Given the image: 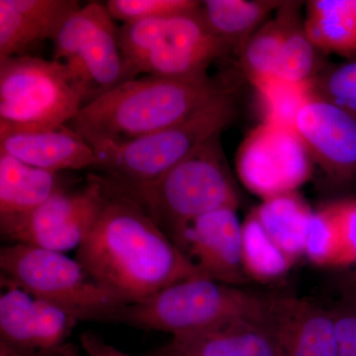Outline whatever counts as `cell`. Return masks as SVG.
Returning <instances> with one entry per match:
<instances>
[{
  "label": "cell",
  "instance_id": "20",
  "mask_svg": "<svg viewBox=\"0 0 356 356\" xmlns=\"http://www.w3.org/2000/svg\"><path fill=\"white\" fill-rule=\"evenodd\" d=\"M304 31L316 49L343 57H355L356 0L307 2Z\"/></svg>",
  "mask_w": 356,
  "mask_h": 356
},
{
  "label": "cell",
  "instance_id": "25",
  "mask_svg": "<svg viewBox=\"0 0 356 356\" xmlns=\"http://www.w3.org/2000/svg\"><path fill=\"white\" fill-rule=\"evenodd\" d=\"M313 81L292 83L280 77H268L252 83L264 108V121L294 128L300 110L314 97Z\"/></svg>",
  "mask_w": 356,
  "mask_h": 356
},
{
  "label": "cell",
  "instance_id": "9",
  "mask_svg": "<svg viewBox=\"0 0 356 356\" xmlns=\"http://www.w3.org/2000/svg\"><path fill=\"white\" fill-rule=\"evenodd\" d=\"M53 60L83 79L88 103L123 83L119 28L105 4L90 2L65 21L54 39Z\"/></svg>",
  "mask_w": 356,
  "mask_h": 356
},
{
  "label": "cell",
  "instance_id": "11",
  "mask_svg": "<svg viewBox=\"0 0 356 356\" xmlns=\"http://www.w3.org/2000/svg\"><path fill=\"white\" fill-rule=\"evenodd\" d=\"M312 161L294 128L264 121L243 140L236 165L248 191L266 200L292 193L305 184Z\"/></svg>",
  "mask_w": 356,
  "mask_h": 356
},
{
  "label": "cell",
  "instance_id": "22",
  "mask_svg": "<svg viewBox=\"0 0 356 356\" xmlns=\"http://www.w3.org/2000/svg\"><path fill=\"white\" fill-rule=\"evenodd\" d=\"M283 3L266 0H207L202 1V11L213 32L224 40L231 50L242 51L254 34L255 28Z\"/></svg>",
  "mask_w": 356,
  "mask_h": 356
},
{
  "label": "cell",
  "instance_id": "34",
  "mask_svg": "<svg viewBox=\"0 0 356 356\" xmlns=\"http://www.w3.org/2000/svg\"><path fill=\"white\" fill-rule=\"evenodd\" d=\"M60 355H62V356H81L79 348L72 343H65V346L60 348Z\"/></svg>",
  "mask_w": 356,
  "mask_h": 356
},
{
  "label": "cell",
  "instance_id": "1",
  "mask_svg": "<svg viewBox=\"0 0 356 356\" xmlns=\"http://www.w3.org/2000/svg\"><path fill=\"white\" fill-rule=\"evenodd\" d=\"M99 177L102 208L76 254L96 282L128 305L204 276L139 202Z\"/></svg>",
  "mask_w": 356,
  "mask_h": 356
},
{
  "label": "cell",
  "instance_id": "17",
  "mask_svg": "<svg viewBox=\"0 0 356 356\" xmlns=\"http://www.w3.org/2000/svg\"><path fill=\"white\" fill-rule=\"evenodd\" d=\"M0 151L26 165L51 172L95 168L98 163L92 147L67 125L56 130L0 138Z\"/></svg>",
  "mask_w": 356,
  "mask_h": 356
},
{
  "label": "cell",
  "instance_id": "8",
  "mask_svg": "<svg viewBox=\"0 0 356 356\" xmlns=\"http://www.w3.org/2000/svg\"><path fill=\"white\" fill-rule=\"evenodd\" d=\"M219 139L217 136L208 140L173 166L140 200L175 245L196 218L222 208H238V193Z\"/></svg>",
  "mask_w": 356,
  "mask_h": 356
},
{
  "label": "cell",
  "instance_id": "19",
  "mask_svg": "<svg viewBox=\"0 0 356 356\" xmlns=\"http://www.w3.org/2000/svg\"><path fill=\"white\" fill-rule=\"evenodd\" d=\"M62 187L58 172L26 165L0 151V227L36 209Z\"/></svg>",
  "mask_w": 356,
  "mask_h": 356
},
{
  "label": "cell",
  "instance_id": "6",
  "mask_svg": "<svg viewBox=\"0 0 356 356\" xmlns=\"http://www.w3.org/2000/svg\"><path fill=\"white\" fill-rule=\"evenodd\" d=\"M262 304L264 297L259 295L200 276L117 309L109 322L181 337L233 321H259Z\"/></svg>",
  "mask_w": 356,
  "mask_h": 356
},
{
  "label": "cell",
  "instance_id": "14",
  "mask_svg": "<svg viewBox=\"0 0 356 356\" xmlns=\"http://www.w3.org/2000/svg\"><path fill=\"white\" fill-rule=\"evenodd\" d=\"M206 277L240 287L248 280L243 266V224L235 208L196 218L177 243Z\"/></svg>",
  "mask_w": 356,
  "mask_h": 356
},
{
  "label": "cell",
  "instance_id": "16",
  "mask_svg": "<svg viewBox=\"0 0 356 356\" xmlns=\"http://www.w3.org/2000/svg\"><path fill=\"white\" fill-rule=\"evenodd\" d=\"M81 7L74 0H0V60L29 55Z\"/></svg>",
  "mask_w": 356,
  "mask_h": 356
},
{
  "label": "cell",
  "instance_id": "26",
  "mask_svg": "<svg viewBox=\"0 0 356 356\" xmlns=\"http://www.w3.org/2000/svg\"><path fill=\"white\" fill-rule=\"evenodd\" d=\"M296 4L284 3L286 34L277 76L292 83H311L316 64V48L297 19Z\"/></svg>",
  "mask_w": 356,
  "mask_h": 356
},
{
  "label": "cell",
  "instance_id": "29",
  "mask_svg": "<svg viewBox=\"0 0 356 356\" xmlns=\"http://www.w3.org/2000/svg\"><path fill=\"white\" fill-rule=\"evenodd\" d=\"M336 229L337 252L332 268L356 264V200L337 201L325 206Z\"/></svg>",
  "mask_w": 356,
  "mask_h": 356
},
{
  "label": "cell",
  "instance_id": "23",
  "mask_svg": "<svg viewBox=\"0 0 356 356\" xmlns=\"http://www.w3.org/2000/svg\"><path fill=\"white\" fill-rule=\"evenodd\" d=\"M243 224V266L248 280L270 282L286 274L294 262L273 242L252 212Z\"/></svg>",
  "mask_w": 356,
  "mask_h": 356
},
{
  "label": "cell",
  "instance_id": "32",
  "mask_svg": "<svg viewBox=\"0 0 356 356\" xmlns=\"http://www.w3.org/2000/svg\"><path fill=\"white\" fill-rule=\"evenodd\" d=\"M81 350L86 356H130L107 343L99 334L88 332L79 337Z\"/></svg>",
  "mask_w": 356,
  "mask_h": 356
},
{
  "label": "cell",
  "instance_id": "21",
  "mask_svg": "<svg viewBox=\"0 0 356 356\" xmlns=\"http://www.w3.org/2000/svg\"><path fill=\"white\" fill-rule=\"evenodd\" d=\"M252 212L269 238L294 264L305 254L314 211L296 192L266 199Z\"/></svg>",
  "mask_w": 356,
  "mask_h": 356
},
{
  "label": "cell",
  "instance_id": "27",
  "mask_svg": "<svg viewBox=\"0 0 356 356\" xmlns=\"http://www.w3.org/2000/svg\"><path fill=\"white\" fill-rule=\"evenodd\" d=\"M107 9L113 19L124 24L191 13L202 6L194 0H109Z\"/></svg>",
  "mask_w": 356,
  "mask_h": 356
},
{
  "label": "cell",
  "instance_id": "33",
  "mask_svg": "<svg viewBox=\"0 0 356 356\" xmlns=\"http://www.w3.org/2000/svg\"><path fill=\"white\" fill-rule=\"evenodd\" d=\"M339 298L356 303V264L341 270L337 280Z\"/></svg>",
  "mask_w": 356,
  "mask_h": 356
},
{
  "label": "cell",
  "instance_id": "2",
  "mask_svg": "<svg viewBox=\"0 0 356 356\" xmlns=\"http://www.w3.org/2000/svg\"><path fill=\"white\" fill-rule=\"evenodd\" d=\"M228 91L221 79L210 76L140 77L98 96L67 126L90 146L125 144L177 125Z\"/></svg>",
  "mask_w": 356,
  "mask_h": 356
},
{
  "label": "cell",
  "instance_id": "10",
  "mask_svg": "<svg viewBox=\"0 0 356 356\" xmlns=\"http://www.w3.org/2000/svg\"><path fill=\"white\" fill-rule=\"evenodd\" d=\"M104 197L102 178L88 173L86 184L76 191L65 187L25 216L0 227L9 242L26 243L65 252L81 247L95 224Z\"/></svg>",
  "mask_w": 356,
  "mask_h": 356
},
{
  "label": "cell",
  "instance_id": "7",
  "mask_svg": "<svg viewBox=\"0 0 356 356\" xmlns=\"http://www.w3.org/2000/svg\"><path fill=\"white\" fill-rule=\"evenodd\" d=\"M1 282L19 287L77 321L109 322L127 304L64 252L14 243L0 250Z\"/></svg>",
  "mask_w": 356,
  "mask_h": 356
},
{
  "label": "cell",
  "instance_id": "30",
  "mask_svg": "<svg viewBox=\"0 0 356 356\" xmlns=\"http://www.w3.org/2000/svg\"><path fill=\"white\" fill-rule=\"evenodd\" d=\"M337 252L336 229L325 207L314 211L305 245V257L315 266L332 268Z\"/></svg>",
  "mask_w": 356,
  "mask_h": 356
},
{
  "label": "cell",
  "instance_id": "3",
  "mask_svg": "<svg viewBox=\"0 0 356 356\" xmlns=\"http://www.w3.org/2000/svg\"><path fill=\"white\" fill-rule=\"evenodd\" d=\"M229 91L204 104L172 127L120 145L90 146L97 156V175L140 202L145 193L173 166L220 136L235 118Z\"/></svg>",
  "mask_w": 356,
  "mask_h": 356
},
{
  "label": "cell",
  "instance_id": "31",
  "mask_svg": "<svg viewBox=\"0 0 356 356\" xmlns=\"http://www.w3.org/2000/svg\"><path fill=\"white\" fill-rule=\"evenodd\" d=\"M330 309L336 324L339 356H356V303L339 298Z\"/></svg>",
  "mask_w": 356,
  "mask_h": 356
},
{
  "label": "cell",
  "instance_id": "18",
  "mask_svg": "<svg viewBox=\"0 0 356 356\" xmlns=\"http://www.w3.org/2000/svg\"><path fill=\"white\" fill-rule=\"evenodd\" d=\"M149 356H278L261 322L236 320L206 331L172 337Z\"/></svg>",
  "mask_w": 356,
  "mask_h": 356
},
{
  "label": "cell",
  "instance_id": "12",
  "mask_svg": "<svg viewBox=\"0 0 356 356\" xmlns=\"http://www.w3.org/2000/svg\"><path fill=\"white\" fill-rule=\"evenodd\" d=\"M1 285L0 343L20 356H62L76 318L15 285Z\"/></svg>",
  "mask_w": 356,
  "mask_h": 356
},
{
  "label": "cell",
  "instance_id": "15",
  "mask_svg": "<svg viewBox=\"0 0 356 356\" xmlns=\"http://www.w3.org/2000/svg\"><path fill=\"white\" fill-rule=\"evenodd\" d=\"M294 129L312 159L336 182L356 175V118L314 95L295 120Z\"/></svg>",
  "mask_w": 356,
  "mask_h": 356
},
{
  "label": "cell",
  "instance_id": "24",
  "mask_svg": "<svg viewBox=\"0 0 356 356\" xmlns=\"http://www.w3.org/2000/svg\"><path fill=\"white\" fill-rule=\"evenodd\" d=\"M284 3L277 17L255 31L241 51L243 69L252 83L277 76L286 34Z\"/></svg>",
  "mask_w": 356,
  "mask_h": 356
},
{
  "label": "cell",
  "instance_id": "5",
  "mask_svg": "<svg viewBox=\"0 0 356 356\" xmlns=\"http://www.w3.org/2000/svg\"><path fill=\"white\" fill-rule=\"evenodd\" d=\"M89 102L69 65L31 55L0 60V138L64 127Z\"/></svg>",
  "mask_w": 356,
  "mask_h": 356
},
{
  "label": "cell",
  "instance_id": "13",
  "mask_svg": "<svg viewBox=\"0 0 356 356\" xmlns=\"http://www.w3.org/2000/svg\"><path fill=\"white\" fill-rule=\"evenodd\" d=\"M261 324L278 356H339L331 309L306 298L264 297Z\"/></svg>",
  "mask_w": 356,
  "mask_h": 356
},
{
  "label": "cell",
  "instance_id": "4",
  "mask_svg": "<svg viewBox=\"0 0 356 356\" xmlns=\"http://www.w3.org/2000/svg\"><path fill=\"white\" fill-rule=\"evenodd\" d=\"M119 44L123 83L142 74L180 79L208 76L209 65L232 51L208 25L202 6L170 17L124 24L119 27Z\"/></svg>",
  "mask_w": 356,
  "mask_h": 356
},
{
  "label": "cell",
  "instance_id": "28",
  "mask_svg": "<svg viewBox=\"0 0 356 356\" xmlns=\"http://www.w3.org/2000/svg\"><path fill=\"white\" fill-rule=\"evenodd\" d=\"M313 83L314 95L334 103L356 118V58Z\"/></svg>",
  "mask_w": 356,
  "mask_h": 356
}]
</instances>
